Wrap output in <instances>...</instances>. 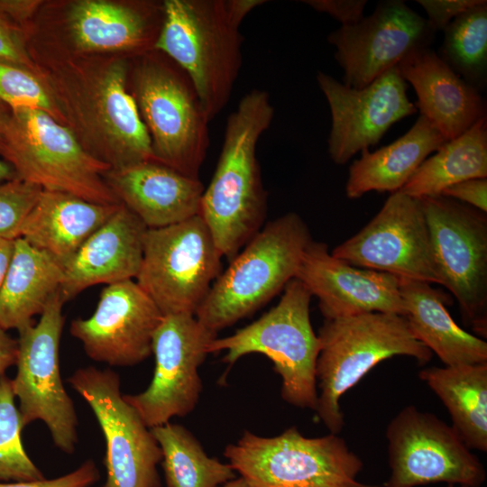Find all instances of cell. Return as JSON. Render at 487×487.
<instances>
[{
    "mask_svg": "<svg viewBox=\"0 0 487 487\" xmlns=\"http://www.w3.org/2000/svg\"><path fill=\"white\" fill-rule=\"evenodd\" d=\"M129 67L115 59L70 65L47 83L82 146L113 170L155 161L152 141L127 89Z\"/></svg>",
    "mask_w": 487,
    "mask_h": 487,
    "instance_id": "6da1fadb",
    "label": "cell"
},
{
    "mask_svg": "<svg viewBox=\"0 0 487 487\" xmlns=\"http://www.w3.org/2000/svg\"><path fill=\"white\" fill-rule=\"evenodd\" d=\"M274 108L267 91L253 89L228 116L219 159L204 189L199 216L223 254L232 260L262 227L264 190L256 146Z\"/></svg>",
    "mask_w": 487,
    "mask_h": 487,
    "instance_id": "7a4b0ae2",
    "label": "cell"
},
{
    "mask_svg": "<svg viewBox=\"0 0 487 487\" xmlns=\"http://www.w3.org/2000/svg\"><path fill=\"white\" fill-rule=\"evenodd\" d=\"M264 0H165L153 50L189 77L209 122L230 100L242 66L240 26Z\"/></svg>",
    "mask_w": 487,
    "mask_h": 487,
    "instance_id": "3957f363",
    "label": "cell"
},
{
    "mask_svg": "<svg viewBox=\"0 0 487 487\" xmlns=\"http://www.w3.org/2000/svg\"><path fill=\"white\" fill-rule=\"evenodd\" d=\"M317 337L316 364L319 393L316 413L332 434L345 425L342 396L379 363L396 355L427 363L433 353L411 332L404 316L370 312L325 319Z\"/></svg>",
    "mask_w": 487,
    "mask_h": 487,
    "instance_id": "277c9868",
    "label": "cell"
},
{
    "mask_svg": "<svg viewBox=\"0 0 487 487\" xmlns=\"http://www.w3.org/2000/svg\"><path fill=\"white\" fill-rule=\"evenodd\" d=\"M0 133V155L16 178L97 204L120 203L105 179L110 166L46 112L5 106Z\"/></svg>",
    "mask_w": 487,
    "mask_h": 487,
    "instance_id": "5b68a950",
    "label": "cell"
},
{
    "mask_svg": "<svg viewBox=\"0 0 487 487\" xmlns=\"http://www.w3.org/2000/svg\"><path fill=\"white\" fill-rule=\"evenodd\" d=\"M312 241L307 224L297 213L268 222L214 281L196 318L217 334L253 313L296 277Z\"/></svg>",
    "mask_w": 487,
    "mask_h": 487,
    "instance_id": "8992f818",
    "label": "cell"
},
{
    "mask_svg": "<svg viewBox=\"0 0 487 487\" xmlns=\"http://www.w3.org/2000/svg\"><path fill=\"white\" fill-rule=\"evenodd\" d=\"M133 96L154 159L195 179L209 147V120L188 74L164 53H142L132 74Z\"/></svg>",
    "mask_w": 487,
    "mask_h": 487,
    "instance_id": "52a82bcc",
    "label": "cell"
},
{
    "mask_svg": "<svg viewBox=\"0 0 487 487\" xmlns=\"http://www.w3.org/2000/svg\"><path fill=\"white\" fill-rule=\"evenodd\" d=\"M311 298L305 285L292 279L276 306L233 335L216 337L208 354L225 351L223 362L229 365L249 354L265 355L281 378V398L295 407L315 410L320 343L311 325Z\"/></svg>",
    "mask_w": 487,
    "mask_h": 487,
    "instance_id": "ba28073f",
    "label": "cell"
},
{
    "mask_svg": "<svg viewBox=\"0 0 487 487\" xmlns=\"http://www.w3.org/2000/svg\"><path fill=\"white\" fill-rule=\"evenodd\" d=\"M224 455L252 487H378L358 481L363 461L338 434L307 437L296 427L271 437L244 431Z\"/></svg>",
    "mask_w": 487,
    "mask_h": 487,
    "instance_id": "9c48e42d",
    "label": "cell"
},
{
    "mask_svg": "<svg viewBox=\"0 0 487 487\" xmlns=\"http://www.w3.org/2000/svg\"><path fill=\"white\" fill-rule=\"evenodd\" d=\"M223 254L199 215L147 229L137 284L163 316L196 314L221 273Z\"/></svg>",
    "mask_w": 487,
    "mask_h": 487,
    "instance_id": "30bf717a",
    "label": "cell"
},
{
    "mask_svg": "<svg viewBox=\"0 0 487 487\" xmlns=\"http://www.w3.org/2000/svg\"><path fill=\"white\" fill-rule=\"evenodd\" d=\"M440 285L455 298L464 323L487 337V216L442 195L419 198Z\"/></svg>",
    "mask_w": 487,
    "mask_h": 487,
    "instance_id": "8fae6325",
    "label": "cell"
},
{
    "mask_svg": "<svg viewBox=\"0 0 487 487\" xmlns=\"http://www.w3.org/2000/svg\"><path fill=\"white\" fill-rule=\"evenodd\" d=\"M58 291L37 324L19 331L16 374L12 380L19 400L23 428L35 420L47 426L54 445L72 454L78 443V417L63 385L59 349L65 317Z\"/></svg>",
    "mask_w": 487,
    "mask_h": 487,
    "instance_id": "7c38bea8",
    "label": "cell"
},
{
    "mask_svg": "<svg viewBox=\"0 0 487 487\" xmlns=\"http://www.w3.org/2000/svg\"><path fill=\"white\" fill-rule=\"evenodd\" d=\"M391 473L384 487H417L444 482L481 487L486 471L451 425L409 405L386 429Z\"/></svg>",
    "mask_w": 487,
    "mask_h": 487,
    "instance_id": "4fadbf2b",
    "label": "cell"
},
{
    "mask_svg": "<svg viewBox=\"0 0 487 487\" xmlns=\"http://www.w3.org/2000/svg\"><path fill=\"white\" fill-rule=\"evenodd\" d=\"M68 381L89 405L105 436L106 480L102 487H161V447L124 399L119 375L87 366L76 370Z\"/></svg>",
    "mask_w": 487,
    "mask_h": 487,
    "instance_id": "5bb4252c",
    "label": "cell"
},
{
    "mask_svg": "<svg viewBox=\"0 0 487 487\" xmlns=\"http://www.w3.org/2000/svg\"><path fill=\"white\" fill-rule=\"evenodd\" d=\"M216 337V333L194 315L162 317L152 337V380L142 392L124 395L149 428L169 423L173 417H184L195 409L202 391L198 367Z\"/></svg>",
    "mask_w": 487,
    "mask_h": 487,
    "instance_id": "9a60e30c",
    "label": "cell"
},
{
    "mask_svg": "<svg viewBox=\"0 0 487 487\" xmlns=\"http://www.w3.org/2000/svg\"><path fill=\"white\" fill-rule=\"evenodd\" d=\"M331 254L354 266L440 285L419 198L391 193L380 211Z\"/></svg>",
    "mask_w": 487,
    "mask_h": 487,
    "instance_id": "2e32d148",
    "label": "cell"
},
{
    "mask_svg": "<svg viewBox=\"0 0 487 487\" xmlns=\"http://www.w3.org/2000/svg\"><path fill=\"white\" fill-rule=\"evenodd\" d=\"M436 32L401 0L380 1L372 14L341 26L327 41L344 71L343 83L361 89L412 54L431 48Z\"/></svg>",
    "mask_w": 487,
    "mask_h": 487,
    "instance_id": "e0dca14e",
    "label": "cell"
},
{
    "mask_svg": "<svg viewBox=\"0 0 487 487\" xmlns=\"http://www.w3.org/2000/svg\"><path fill=\"white\" fill-rule=\"evenodd\" d=\"M317 81L331 113L328 153L338 165L378 143L392 124L417 112L407 95L408 84L397 67L361 89L321 71L317 74Z\"/></svg>",
    "mask_w": 487,
    "mask_h": 487,
    "instance_id": "ac0fdd59",
    "label": "cell"
},
{
    "mask_svg": "<svg viewBox=\"0 0 487 487\" xmlns=\"http://www.w3.org/2000/svg\"><path fill=\"white\" fill-rule=\"evenodd\" d=\"M163 315L133 280L106 285L95 312L71 322L70 334L92 360L133 366L152 354V337Z\"/></svg>",
    "mask_w": 487,
    "mask_h": 487,
    "instance_id": "d6986e66",
    "label": "cell"
},
{
    "mask_svg": "<svg viewBox=\"0 0 487 487\" xmlns=\"http://www.w3.org/2000/svg\"><path fill=\"white\" fill-rule=\"evenodd\" d=\"M295 278L318 299L325 319L370 312L405 315L399 277L354 266L333 256L326 243L308 244Z\"/></svg>",
    "mask_w": 487,
    "mask_h": 487,
    "instance_id": "ffe728a7",
    "label": "cell"
},
{
    "mask_svg": "<svg viewBox=\"0 0 487 487\" xmlns=\"http://www.w3.org/2000/svg\"><path fill=\"white\" fill-rule=\"evenodd\" d=\"M147 229L121 203L64 266L60 288L63 302L96 284L109 285L135 279L142 265Z\"/></svg>",
    "mask_w": 487,
    "mask_h": 487,
    "instance_id": "44dd1931",
    "label": "cell"
},
{
    "mask_svg": "<svg viewBox=\"0 0 487 487\" xmlns=\"http://www.w3.org/2000/svg\"><path fill=\"white\" fill-rule=\"evenodd\" d=\"M105 179L120 203L147 228L178 224L199 214L204 186L156 161L109 170Z\"/></svg>",
    "mask_w": 487,
    "mask_h": 487,
    "instance_id": "7402d4cb",
    "label": "cell"
},
{
    "mask_svg": "<svg viewBox=\"0 0 487 487\" xmlns=\"http://www.w3.org/2000/svg\"><path fill=\"white\" fill-rule=\"evenodd\" d=\"M397 68L416 92L419 115L427 119L446 142L486 117L481 93L455 74L431 48L412 54Z\"/></svg>",
    "mask_w": 487,
    "mask_h": 487,
    "instance_id": "603a6c76",
    "label": "cell"
},
{
    "mask_svg": "<svg viewBox=\"0 0 487 487\" xmlns=\"http://www.w3.org/2000/svg\"><path fill=\"white\" fill-rule=\"evenodd\" d=\"M120 205L97 204L65 192L42 190L18 238L48 253L64 268Z\"/></svg>",
    "mask_w": 487,
    "mask_h": 487,
    "instance_id": "cb8c5ba5",
    "label": "cell"
},
{
    "mask_svg": "<svg viewBox=\"0 0 487 487\" xmlns=\"http://www.w3.org/2000/svg\"><path fill=\"white\" fill-rule=\"evenodd\" d=\"M156 9L151 4H119L79 0L68 11L67 21L76 47L87 52L153 50L161 26L153 24Z\"/></svg>",
    "mask_w": 487,
    "mask_h": 487,
    "instance_id": "d4e9b609",
    "label": "cell"
},
{
    "mask_svg": "<svg viewBox=\"0 0 487 487\" xmlns=\"http://www.w3.org/2000/svg\"><path fill=\"white\" fill-rule=\"evenodd\" d=\"M431 283L400 278L405 318L415 337L446 366L487 363V343L461 328L446 305L449 295Z\"/></svg>",
    "mask_w": 487,
    "mask_h": 487,
    "instance_id": "484cf974",
    "label": "cell"
},
{
    "mask_svg": "<svg viewBox=\"0 0 487 487\" xmlns=\"http://www.w3.org/2000/svg\"><path fill=\"white\" fill-rule=\"evenodd\" d=\"M446 139L424 116L391 144L375 152L364 149L348 169L345 195L356 199L371 191L394 193L402 188L419 165Z\"/></svg>",
    "mask_w": 487,
    "mask_h": 487,
    "instance_id": "4316f807",
    "label": "cell"
},
{
    "mask_svg": "<svg viewBox=\"0 0 487 487\" xmlns=\"http://www.w3.org/2000/svg\"><path fill=\"white\" fill-rule=\"evenodd\" d=\"M64 268L23 238L14 240L13 257L0 287V327L18 332L32 325L60 291Z\"/></svg>",
    "mask_w": 487,
    "mask_h": 487,
    "instance_id": "83f0119b",
    "label": "cell"
},
{
    "mask_svg": "<svg viewBox=\"0 0 487 487\" xmlns=\"http://www.w3.org/2000/svg\"><path fill=\"white\" fill-rule=\"evenodd\" d=\"M418 378L442 401L466 446L486 452L487 363L427 367Z\"/></svg>",
    "mask_w": 487,
    "mask_h": 487,
    "instance_id": "f1b7e54d",
    "label": "cell"
},
{
    "mask_svg": "<svg viewBox=\"0 0 487 487\" xmlns=\"http://www.w3.org/2000/svg\"><path fill=\"white\" fill-rule=\"evenodd\" d=\"M487 178V119L445 142L416 170L401 192L416 198L439 196L448 187Z\"/></svg>",
    "mask_w": 487,
    "mask_h": 487,
    "instance_id": "f546056e",
    "label": "cell"
},
{
    "mask_svg": "<svg viewBox=\"0 0 487 487\" xmlns=\"http://www.w3.org/2000/svg\"><path fill=\"white\" fill-rule=\"evenodd\" d=\"M151 431L161 450L167 487H219L235 478L231 464L209 457L183 426L169 422Z\"/></svg>",
    "mask_w": 487,
    "mask_h": 487,
    "instance_id": "4dcf8cb0",
    "label": "cell"
},
{
    "mask_svg": "<svg viewBox=\"0 0 487 487\" xmlns=\"http://www.w3.org/2000/svg\"><path fill=\"white\" fill-rule=\"evenodd\" d=\"M443 32L437 55L481 93L487 84V1L454 19Z\"/></svg>",
    "mask_w": 487,
    "mask_h": 487,
    "instance_id": "1f68e13d",
    "label": "cell"
},
{
    "mask_svg": "<svg viewBox=\"0 0 487 487\" xmlns=\"http://www.w3.org/2000/svg\"><path fill=\"white\" fill-rule=\"evenodd\" d=\"M14 398L12 380L0 377V482L43 480L22 444L23 427Z\"/></svg>",
    "mask_w": 487,
    "mask_h": 487,
    "instance_id": "d6a6232c",
    "label": "cell"
},
{
    "mask_svg": "<svg viewBox=\"0 0 487 487\" xmlns=\"http://www.w3.org/2000/svg\"><path fill=\"white\" fill-rule=\"evenodd\" d=\"M0 104L9 108L42 110L67 125L65 115L42 76L0 60Z\"/></svg>",
    "mask_w": 487,
    "mask_h": 487,
    "instance_id": "836d02e7",
    "label": "cell"
},
{
    "mask_svg": "<svg viewBox=\"0 0 487 487\" xmlns=\"http://www.w3.org/2000/svg\"><path fill=\"white\" fill-rule=\"evenodd\" d=\"M42 188L18 178L0 182V236L16 239Z\"/></svg>",
    "mask_w": 487,
    "mask_h": 487,
    "instance_id": "e575fe53",
    "label": "cell"
},
{
    "mask_svg": "<svg viewBox=\"0 0 487 487\" xmlns=\"http://www.w3.org/2000/svg\"><path fill=\"white\" fill-rule=\"evenodd\" d=\"M0 60L28 69L41 75L28 51L23 26L16 23L0 6Z\"/></svg>",
    "mask_w": 487,
    "mask_h": 487,
    "instance_id": "d590c367",
    "label": "cell"
},
{
    "mask_svg": "<svg viewBox=\"0 0 487 487\" xmlns=\"http://www.w3.org/2000/svg\"><path fill=\"white\" fill-rule=\"evenodd\" d=\"M100 478L99 471L92 460L78 468L55 479L30 482H0V487H90Z\"/></svg>",
    "mask_w": 487,
    "mask_h": 487,
    "instance_id": "8d00e7d4",
    "label": "cell"
},
{
    "mask_svg": "<svg viewBox=\"0 0 487 487\" xmlns=\"http://www.w3.org/2000/svg\"><path fill=\"white\" fill-rule=\"evenodd\" d=\"M484 0H418L425 10L427 21L436 32L443 31L454 19L482 4Z\"/></svg>",
    "mask_w": 487,
    "mask_h": 487,
    "instance_id": "74e56055",
    "label": "cell"
},
{
    "mask_svg": "<svg viewBox=\"0 0 487 487\" xmlns=\"http://www.w3.org/2000/svg\"><path fill=\"white\" fill-rule=\"evenodd\" d=\"M304 4L309 5L319 13H325L340 22L341 26L352 25L361 21L366 0H305Z\"/></svg>",
    "mask_w": 487,
    "mask_h": 487,
    "instance_id": "f35d334b",
    "label": "cell"
},
{
    "mask_svg": "<svg viewBox=\"0 0 487 487\" xmlns=\"http://www.w3.org/2000/svg\"><path fill=\"white\" fill-rule=\"evenodd\" d=\"M441 195L487 213V178L458 182L446 188Z\"/></svg>",
    "mask_w": 487,
    "mask_h": 487,
    "instance_id": "ab89813d",
    "label": "cell"
},
{
    "mask_svg": "<svg viewBox=\"0 0 487 487\" xmlns=\"http://www.w3.org/2000/svg\"><path fill=\"white\" fill-rule=\"evenodd\" d=\"M18 352L17 340L11 337L7 331L0 327V377L16 363Z\"/></svg>",
    "mask_w": 487,
    "mask_h": 487,
    "instance_id": "60d3db41",
    "label": "cell"
},
{
    "mask_svg": "<svg viewBox=\"0 0 487 487\" xmlns=\"http://www.w3.org/2000/svg\"><path fill=\"white\" fill-rule=\"evenodd\" d=\"M14 240L0 236V287L13 257Z\"/></svg>",
    "mask_w": 487,
    "mask_h": 487,
    "instance_id": "b9f144b4",
    "label": "cell"
},
{
    "mask_svg": "<svg viewBox=\"0 0 487 487\" xmlns=\"http://www.w3.org/2000/svg\"><path fill=\"white\" fill-rule=\"evenodd\" d=\"M15 173L12 167L5 161L0 160V182L14 179Z\"/></svg>",
    "mask_w": 487,
    "mask_h": 487,
    "instance_id": "7bdbcfd3",
    "label": "cell"
},
{
    "mask_svg": "<svg viewBox=\"0 0 487 487\" xmlns=\"http://www.w3.org/2000/svg\"><path fill=\"white\" fill-rule=\"evenodd\" d=\"M219 487H252L244 478L241 476L234 478L227 482L220 485Z\"/></svg>",
    "mask_w": 487,
    "mask_h": 487,
    "instance_id": "ee69618b",
    "label": "cell"
},
{
    "mask_svg": "<svg viewBox=\"0 0 487 487\" xmlns=\"http://www.w3.org/2000/svg\"><path fill=\"white\" fill-rule=\"evenodd\" d=\"M4 108H5V106L0 104V128H1V121H2ZM0 141H1V133H0Z\"/></svg>",
    "mask_w": 487,
    "mask_h": 487,
    "instance_id": "f6af8a7d",
    "label": "cell"
},
{
    "mask_svg": "<svg viewBox=\"0 0 487 487\" xmlns=\"http://www.w3.org/2000/svg\"><path fill=\"white\" fill-rule=\"evenodd\" d=\"M447 487H465V486H461V485H447Z\"/></svg>",
    "mask_w": 487,
    "mask_h": 487,
    "instance_id": "bcb514c9",
    "label": "cell"
}]
</instances>
